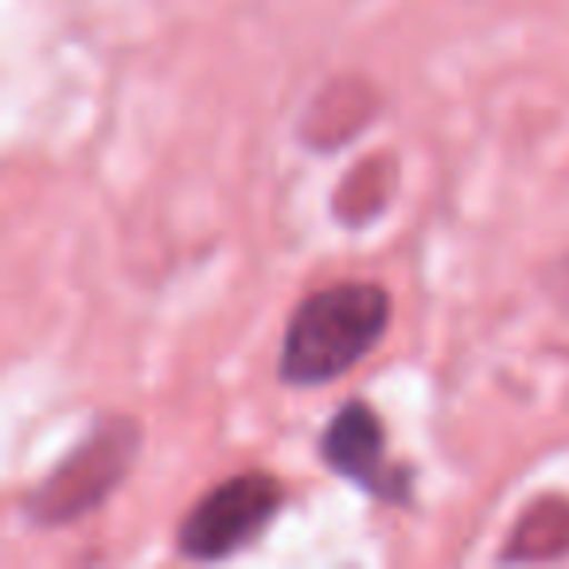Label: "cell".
<instances>
[{"instance_id":"obj_2","label":"cell","mask_w":569,"mask_h":569,"mask_svg":"<svg viewBox=\"0 0 569 569\" xmlns=\"http://www.w3.org/2000/svg\"><path fill=\"white\" fill-rule=\"evenodd\" d=\"M281 515V483L269 472H238L196 499L176 530V550L191 561H222L253 546Z\"/></svg>"},{"instance_id":"obj_1","label":"cell","mask_w":569,"mask_h":569,"mask_svg":"<svg viewBox=\"0 0 569 569\" xmlns=\"http://www.w3.org/2000/svg\"><path fill=\"white\" fill-rule=\"evenodd\" d=\"M390 293L375 281H340L309 293L284 325L277 379L284 387H325L356 371L390 328Z\"/></svg>"},{"instance_id":"obj_3","label":"cell","mask_w":569,"mask_h":569,"mask_svg":"<svg viewBox=\"0 0 569 569\" xmlns=\"http://www.w3.org/2000/svg\"><path fill=\"white\" fill-rule=\"evenodd\" d=\"M137 445H141V433L129 418L98 426V433L82 441L48 476V483L28 499V511L40 522H71L87 515L121 483V476L129 472L137 457Z\"/></svg>"},{"instance_id":"obj_4","label":"cell","mask_w":569,"mask_h":569,"mask_svg":"<svg viewBox=\"0 0 569 569\" xmlns=\"http://www.w3.org/2000/svg\"><path fill=\"white\" fill-rule=\"evenodd\" d=\"M320 460L340 480L356 483L359 491L382 503L402 507L413 499V472L390 460L387 426L363 398H351L332 413V421L320 433Z\"/></svg>"}]
</instances>
